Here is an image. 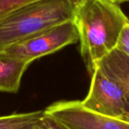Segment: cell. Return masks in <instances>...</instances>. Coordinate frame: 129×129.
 <instances>
[{
  "label": "cell",
  "instance_id": "1",
  "mask_svg": "<svg viewBox=\"0 0 129 129\" xmlns=\"http://www.w3.org/2000/svg\"><path fill=\"white\" fill-rule=\"evenodd\" d=\"M80 53L91 76L98 62L116 48L128 17L119 5L105 0H82L75 12Z\"/></svg>",
  "mask_w": 129,
  "mask_h": 129
},
{
  "label": "cell",
  "instance_id": "2",
  "mask_svg": "<svg viewBox=\"0 0 129 129\" xmlns=\"http://www.w3.org/2000/svg\"><path fill=\"white\" fill-rule=\"evenodd\" d=\"M82 0H36L0 21V51L27 36L73 20Z\"/></svg>",
  "mask_w": 129,
  "mask_h": 129
},
{
  "label": "cell",
  "instance_id": "3",
  "mask_svg": "<svg viewBox=\"0 0 129 129\" xmlns=\"http://www.w3.org/2000/svg\"><path fill=\"white\" fill-rule=\"evenodd\" d=\"M78 41L79 34L74 21L69 20L27 36L2 51L31 63Z\"/></svg>",
  "mask_w": 129,
  "mask_h": 129
},
{
  "label": "cell",
  "instance_id": "4",
  "mask_svg": "<svg viewBox=\"0 0 129 129\" xmlns=\"http://www.w3.org/2000/svg\"><path fill=\"white\" fill-rule=\"evenodd\" d=\"M88 93L82 106L96 113L129 121V102L123 88L98 67L91 75Z\"/></svg>",
  "mask_w": 129,
  "mask_h": 129
},
{
  "label": "cell",
  "instance_id": "5",
  "mask_svg": "<svg viewBox=\"0 0 129 129\" xmlns=\"http://www.w3.org/2000/svg\"><path fill=\"white\" fill-rule=\"evenodd\" d=\"M44 111L68 129H129V121L92 112L79 101H58Z\"/></svg>",
  "mask_w": 129,
  "mask_h": 129
},
{
  "label": "cell",
  "instance_id": "6",
  "mask_svg": "<svg viewBox=\"0 0 129 129\" xmlns=\"http://www.w3.org/2000/svg\"><path fill=\"white\" fill-rule=\"evenodd\" d=\"M97 67L123 88L129 102L128 56L115 48L98 62Z\"/></svg>",
  "mask_w": 129,
  "mask_h": 129
},
{
  "label": "cell",
  "instance_id": "7",
  "mask_svg": "<svg viewBox=\"0 0 129 129\" xmlns=\"http://www.w3.org/2000/svg\"><path fill=\"white\" fill-rule=\"evenodd\" d=\"M29 64L0 51V91L17 93L22 76Z\"/></svg>",
  "mask_w": 129,
  "mask_h": 129
},
{
  "label": "cell",
  "instance_id": "8",
  "mask_svg": "<svg viewBox=\"0 0 129 129\" xmlns=\"http://www.w3.org/2000/svg\"><path fill=\"white\" fill-rule=\"evenodd\" d=\"M45 116L44 110L25 113H14L0 116V129H18L31 123L39 122Z\"/></svg>",
  "mask_w": 129,
  "mask_h": 129
},
{
  "label": "cell",
  "instance_id": "9",
  "mask_svg": "<svg viewBox=\"0 0 129 129\" xmlns=\"http://www.w3.org/2000/svg\"><path fill=\"white\" fill-rule=\"evenodd\" d=\"M36 0H0V21L23 6Z\"/></svg>",
  "mask_w": 129,
  "mask_h": 129
},
{
  "label": "cell",
  "instance_id": "10",
  "mask_svg": "<svg viewBox=\"0 0 129 129\" xmlns=\"http://www.w3.org/2000/svg\"><path fill=\"white\" fill-rule=\"evenodd\" d=\"M116 48L122 51L129 57V23H126L123 27Z\"/></svg>",
  "mask_w": 129,
  "mask_h": 129
},
{
  "label": "cell",
  "instance_id": "11",
  "mask_svg": "<svg viewBox=\"0 0 129 129\" xmlns=\"http://www.w3.org/2000/svg\"><path fill=\"white\" fill-rule=\"evenodd\" d=\"M46 129H68L62 124L54 119L53 118L45 114V116L42 119Z\"/></svg>",
  "mask_w": 129,
  "mask_h": 129
},
{
  "label": "cell",
  "instance_id": "12",
  "mask_svg": "<svg viewBox=\"0 0 129 129\" xmlns=\"http://www.w3.org/2000/svg\"><path fill=\"white\" fill-rule=\"evenodd\" d=\"M18 129H46L42 121L40 120L39 122H34V123H31V124H29L27 125H25L20 128Z\"/></svg>",
  "mask_w": 129,
  "mask_h": 129
},
{
  "label": "cell",
  "instance_id": "13",
  "mask_svg": "<svg viewBox=\"0 0 129 129\" xmlns=\"http://www.w3.org/2000/svg\"><path fill=\"white\" fill-rule=\"evenodd\" d=\"M105 1H107V2H112V3H114V4H117V5L129 2V0H105Z\"/></svg>",
  "mask_w": 129,
  "mask_h": 129
}]
</instances>
